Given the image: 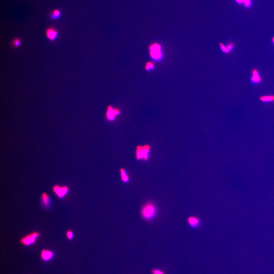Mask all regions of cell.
Returning a JSON list of instances; mask_svg holds the SVG:
<instances>
[{"mask_svg":"<svg viewBox=\"0 0 274 274\" xmlns=\"http://www.w3.org/2000/svg\"><path fill=\"white\" fill-rule=\"evenodd\" d=\"M40 236L39 232L37 231H34L22 237L20 239L19 242L25 246H29L36 243Z\"/></svg>","mask_w":274,"mask_h":274,"instance_id":"277c9868","label":"cell"},{"mask_svg":"<svg viewBox=\"0 0 274 274\" xmlns=\"http://www.w3.org/2000/svg\"><path fill=\"white\" fill-rule=\"evenodd\" d=\"M189 225L193 228H197L200 225V222L199 219L195 216H190L187 219Z\"/></svg>","mask_w":274,"mask_h":274,"instance_id":"8fae6325","label":"cell"},{"mask_svg":"<svg viewBox=\"0 0 274 274\" xmlns=\"http://www.w3.org/2000/svg\"><path fill=\"white\" fill-rule=\"evenodd\" d=\"M61 16V12L58 9H55L52 11L51 13L50 16L51 18L53 20H56L58 19Z\"/></svg>","mask_w":274,"mask_h":274,"instance_id":"5bb4252c","label":"cell"},{"mask_svg":"<svg viewBox=\"0 0 274 274\" xmlns=\"http://www.w3.org/2000/svg\"><path fill=\"white\" fill-rule=\"evenodd\" d=\"M152 274H165L163 271L158 268H153L151 270Z\"/></svg>","mask_w":274,"mask_h":274,"instance_id":"ffe728a7","label":"cell"},{"mask_svg":"<svg viewBox=\"0 0 274 274\" xmlns=\"http://www.w3.org/2000/svg\"><path fill=\"white\" fill-rule=\"evenodd\" d=\"M260 101L264 103H274V94L262 95L259 97Z\"/></svg>","mask_w":274,"mask_h":274,"instance_id":"7c38bea8","label":"cell"},{"mask_svg":"<svg viewBox=\"0 0 274 274\" xmlns=\"http://www.w3.org/2000/svg\"><path fill=\"white\" fill-rule=\"evenodd\" d=\"M46 37L51 41H54L58 36V32L55 28H48L46 31Z\"/></svg>","mask_w":274,"mask_h":274,"instance_id":"9c48e42d","label":"cell"},{"mask_svg":"<svg viewBox=\"0 0 274 274\" xmlns=\"http://www.w3.org/2000/svg\"><path fill=\"white\" fill-rule=\"evenodd\" d=\"M66 236L69 240H73L74 238V232L71 230H69L66 231Z\"/></svg>","mask_w":274,"mask_h":274,"instance_id":"9a60e30c","label":"cell"},{"mask_svg":"<svg viewBox=\"0 0 274 274\" xmlns=\"http://www.w3.org/2000/svg\"><path fill=\"white\" fill-rule=\"evenodd\" d=\"M41 203L43 207L46 208H49L51 204V200L50 196L46 192L42 193L40 198Z\"/></svg>","mask_w":274,"mask_h":274,"instance_id":"30bf717a","label":"cell"},{"mask_svg":"<svg viewBox=\"0 0 274 274\" xmlns=\"http://www.w3.org/2000/svg\"><path fill=\"white\" fill-rule=\"evenodd\" d=\"M54 253L50 250L43 249L41 251L40 258L43 262H49L52 260L54 258Z\"/></svg>","mask_w":274,"mask_h":274,"instance_id":"ba28073f","label":"cell"},{"mask_svg":"<svg viewBox=\"0 0 274 274\" xmlns=\"http://www.w3.org/2000/svg\"><path fill=\"white\" fill-rule=\"evenodd\" d=\"M151 146L149 144L144 145H138L136 150V158L138 161L149 160Z\"/></svg>","mask_w":274,"mask_h":274,"instance_id":"6da1fadb","label":"cell"},{"mask_svg":"<svg viewBox=\"0 0 274 274\" xmlns=\"http://www.w3.org/2000/svg\"><path fill=\"white\" fill-rule=\"evenodd\" d=\"M12 45L15 48L19 47L21 45V41L19 38H16L13 41Z\"/></svg>","mask_w":274,"mask_h":274,"instance_id":"e0dca14e","label":"cell"},{"mask_svg":"<svg viewBox=\"0 0 274 274\" xmlns=\"http://www.w3.org/2000/svg\"><path fill=\"white\" fill-rule=\"evenodd\" d=\"M154 67V65L152 62H148L145 65V70H147V71H150V70H153Z\"/></svg>","mask_w":274,"mask_h":274,"instance_id":"ac0fdd59","label":"cell"},{"mask_svg":"<svg viewBox=\"0 0 274 274\" xmlns=\"http://www.w3.org/2000/svg\"><path fill=\"white\" fill-rule=\"evenodd\" d=\"M157 213V210L153 203L150 202L144 205L141 210V215L144 219L150 221L154 218Z\"/></svg>","mask_w":274,"mask_h":274,"instance_id":"7a4b0ae2","label":"cell"},{"mask_svg":"<svg viewBox=\"0 0 274 274\" xmlns=\"http://www.w3.org/2000/svg\"><path fill=\"white\" fill-rule=\"evenodd\" d=\"M235 1L238 4H241L243 3L244 4V5L247 7L250 6V0H235Z\"/></svg>","mask_w":274,"mask_h":274,"instance_id":"2e32d148","label":"cell"},{"mask_svg":"<svg viewBox=\"0 0 274 274\" xmlns=\"http://www.w3.org/2000/svg\"><path fill=\"white\" fill-rule=\"evenodd\" d=\"M228 53H231L234 50V43L233 42H230L228 43L226 46Z\"/></svg>","mask_w":274,"mask_h":274,"instance_id":"d6986e66","label":"cell"},{"mask_svg":"<svg viewBox=\"0 0 274 274\" xmlns=\"http://www.w3.org/2000/svg\"><path fill=\"white\" fill-rule=\"evenodd\" d=\"M162 46L159 44L154 43L149 46V53L151 58L156 61H161L163 58Z\"/></svg>","mask_w":274,"mask_h":274,"instance_id":"3957f363","label":"cell"},{"mask_svg":"<svg viewBox=\"0 0 274 274\" xmlns=\"http://www.w3.org/2000/svg\"><path fill=\"white\" fill-rule=\"evenodd\" d=\"M220 47L221 48V49L223 53L226 54H228V50L227 49L226 46H225V45L223 43H219Z\"/></svg>","mask_w":274,"mask_h":274,"instance_id":"44dd1931","label":"cell"},{"mask_svg":"<svg viewBox=\"0 0 274 274\" xmlns=\"http://www.w3.org/2000/svg\"><path fill=\"white\" fill-rule=\"evenodd\" d=\"M121 111L119 109L114 108L111 105L109 106L106 113V119L109 122H113L115 121L117 117L121 115Z\"/></svg>","mask_w":274,"mask_h":274,"instance_id":"5b68a950","label":"cell"},{"mask_svg":"<svg viewBox=\"0 0 274 274\" xmlns=\"http://www.w3.org/2000/svg\"><path fill=\"white\" fill-rule=\"evenodd\" d=\"M251 76L250 78V82L254 85H258L262 83V79L259 74L258 69L254 68L251 70Z\"/></svg>","mask_w":274,"mask_h":274,"instance_id":"52a82bcc","label":"cell"},{"mask_svg":"<svg viewBox=\"0 0 274 274\" xmlns=\"http://www.w3.org/2000/svg\"><path fill=\"white\" fill-rule=\"evenodd\" d=\"M272 43L273 44V45L274 46V36H273V37L272 38Z\"/></svg>","mask_w":274,"mask_h":274,"instance_id":"7402d4cb","label":"cell"},{"mask_svg":"<svg viewBox=\"0 0 274 274\" xmlns=\"http://www.w3.org/2000/svg\"><path fill=\"white\" fill-rule=\"evenodd\" d=\"M120 173L121 180L124 183H127L129 181V177L127 175L126 171L124 168L120 169Z\"/></svg>","mask_w":274,"mask_h":274,"instance_id":"4fadbf2b","label":"cell"},{"mask_svg":"<svg viewBox=\"0 0 274 274\" xmlns=\"http://www.w3.org/2000/svg\"><path fill=\"white\" fill-rule=\"evenodd\" d=\"M52 190L58 198L63 199L68 193L69 189L67 186H61L59 185H55L52 188Z\"/></svg>","mask_w":274,"mask_h":274,"instance_id":"8992f818","label":"cell"}]
</instances>
